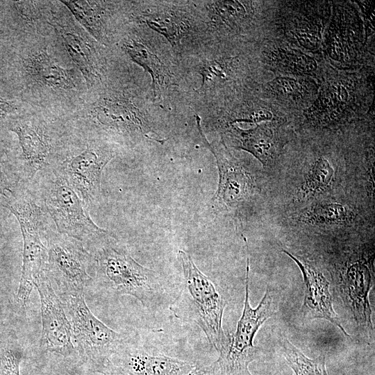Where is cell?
Listing matches in <instances>:
<instances>
[{"instance_id": "cell-16", "label": "cell", "mask_w": 375, "mask_h": 375, "mask_svg": "<svg viewBox=\"0 0 375 375\" xmlns=\"http://www.w3.org/2000/svg\"><path fill=\"white\" fill-rule=\"evenodd\" d=\"M300 269L304 282V297L301 308L306 319H324L338 327L342 333L350 337L340 322L333 307L329 283L324 275L312 265L304 262L290 252L283 250Z\"/></svg>"}, {"instance_id": "cell-29", "label": "cell", "mask_w": 375, "mask_h": 375, "mask_svg": "<svg viewBox=\"0 0 375 375\" xmlns=\"http://www.w3.org/2000/svg\"><path fill=\"white\" fill-rule=\"evenodd\" d=\"M348 215L344 206L332 203L315 206L307 213L306 219L312 224H336L344 222Z\"/></svg>"}, {"instance_id": "cell-26", "label": "cell", "mask_w": 375, "mask_h": 375, "mask_svg": "<svg viewBox=\"0 0 375 375\" xmlns=\"http://www.w3.org/2000/svg\"><path fill=\"white\" fill-rule=\"evenodd\" d=\"M77 20L97 39L102 38V16L94 1H62Z\"/></svg>"}, {"instance_id": "cell-28", "label": "cell", "mask_w": 375, "mask_h": 375, "mask_svg": "<svg viewBox=\"0 0 375 375\" xmlns=\"http://www.w3.org/2000/svg\"><path fill=\"white\" fill-rule=\"evenodd\" d=\"M333 175V169L324 158H319L313 165L302 188L303 194H314L328 187Z\"/></svg>"}, {"instance_id": "cell-20", "label": "cell", "mask_w": 375, "mask_h": 375, "mask_svg": "<svg viewBox=\"0 0 375 375\" xmlns=\"http://www.w3.org/2000/svg\"><path fill=\"white\" fill-rule=\"evenodd\" d=\"M263 54L265 63L278 72L310 78L317 74L316 60L301 50L274 45L267 49Z\"/></svg>"}, {"instance_id": "cell-25", "label": "cell", "mask_w": 375, "mask_h": 375, "mask_svg": "<svg viewBox=\"0 0 375 375\" xmlns=\"http://www.w3.org/2000/svg\"><path fill=\"white\" fill-rule=\"evenodd\" d=\"M282 349L286 362L295 375H328L324 355L309 358L286 338L282 340Z\"/></svg>"}, {"instance_id": "cell-27", "label": "cell", "mask_w": 375, "mask_h": 375, "mask_svg": "<svg viewBox=\"0 0 375 375\" xmlns=\"http://www.w3.org/2000/svg\"><path fill=\"white\" fill-rule=\"evenodd\" d=\"M249 6V1H215L213 4L215 19L220 24L235 27L249 16L247 9Z\"/></svg>"}, {"instance_id": "cell-18", "label": "cell", "mask_w": 375, "mask_h": 375, "mask_svg": "<svg viewBox=\"0 0 375 375\" xmlns=\"http://www.w3.org/2000/svg\"><path fill=\"white\" fill-rule=\"evenodd\" d=\"M228 131L235 148L249 152L263 165H267L276 157L278 140L272 122L258 124L249 129L232 125Z\"/></svg>"}, {"instance_id": "cell-12", "label": "cell", "mask_w": 375, "mask_h": 375, "mask_svg": "<svg viewBox=\"0 0 375 375\" xmlns=\"http://www.w3.org/2000/svg\"><path fill=\"white\" fill-rule=\"evenodd\" d=\"M197 128L204 144L214 155L219 169V184L212 203L215 209H230L244 203L252 194L253 177L227 149L224 142L210 143L203 133L200 117H196Z\"/></svg>"}, {"instance_id": "cell-2", "label": "cell", "mask_w": 375, "mask_h": 375, "mask_svg": "<svg viewBox=\"0 0 375 375\" xmlns=\"http://www.w3.org/2000/svg\"><path fill=\"white\" fill-rule=\"evenodd\" d=\"M183 274V287L170 309L183 321L197 324L219 353L227 344L228 333L222 326L226 301L215 284L197 267L190 255L177 253Z\"/></svg>"}, {"instance_id": "cell-32", "label": "cell", "mask_w": 375, "mask_h": 375, "mask_svg": "<svg viewBox=\"0 0 375 375\" xmlns=\"http://www.w3.org/2000/svg\"><path fill=\"white\" fill-rule=\"evenodd\" d=\"M20 181L14 167L0 160V195L8 197L19 185Z\"/></svg>"}, {"instance_id": "cell-10", "label": "cell", "mask_w": 375, "mask_h": 375, "mask_svg": "<svg viewBox=\"0 0 375 375\" xmlns=\"http://www.w3.org/2000/svg\"><path fill=\"white\" fill-rule=\"evenodd\" d=\"M328 24L323 42L328 57L340 67L355 66L361 60L365 42L357 10L347 3H338Z\"/></svg>"}, {"instance_id": "cell-8", "label": "cell", "mask_w": 375, "mask_h": 375, "mask_svg": "<svg viewBox=\"0 0 375 375\" xmlns=\"http://www.w3.org/2000/svg\"><path fill=\"white\" fill-rule=\"evenodd\" d=\"M10 129L17 135L21 148L15 167L20 183L32 185L39 176L53 172L64 158L56 134L44 124L22 121Z\"/></svg>"}, {"instance_id": "cell-13", "label": "cell", "mask_w": 375, "mask_h": 375, "mask_svg": "<svg viewBox=\"0 0 375 375\" xmlns=\"http://www.w3.org/2000/svg\"><path fill=\"white\" fill-rule=\"evenodd\" d=\"M292 3L282 16L281 28L286 38L301 49L317 51L331 17L327 3Z\"/></svg>"}, {"instance_id": "cell-5", "label": "cell", "mask_w": 375, "mask_h": 375, "mask_svg": "<svg viewBox=\"0 0 375 375\" xmlns=\"http://www.w3.org/2000/svg\"><path fill=\"white\" fill-rule=\"evenodd\" d=\"M62 299L81 362L90 371L99 373L128 338L99 319L88 308L84 293Z\"/></svg>"}, {"instance_id": "cell-7", "label": "cell", "mask_w": 375, "mask_h": 375, "mask_svg": "<svg viewBox=\"0 0 375 375\" xmlns=\"http://www.w3.org/2000/svg\"><path fill=\"white\" fill-rule=\"evenodd\" d=\"M44 238L47 251L46 273L61 298L84 293L94 270L92 253L80 241L51 227L44 232Z\"/></svg>"}, {"instance_id": "cell-23", "label": "cell", "mask_w": 375, "mask_h": 375, "mask_svg": "<svg viewBox=\"0 0 375 375\" xmlns=\"http://www.w3.org/2000/svg\"><path fill=\"white\" fill-rule=\"evenodd\" d=\"M124 48L131 59L150 74L156 96L157 89H160L169 81L170 75L167 69L158 56L140 42L132 40L125 43Z\"/></svg>"}, {"instance_id": "cell-15", "label": "cell", "mask_w": 375, "mask_h": 375, "mask_svg": "<svg viewBox=\"0 0 375 375\" xmlns=\"http://www.w3.org/2000/svg\"><path fill=\"white\" fill-rule=\"evenodd\" d=\"M356 92V84L350 76L339 74L328 77L306 108V117L320 124L338 122L355 108Z\"/></svg>"}, {"instance_id": "cell-30", "label": "cell", "mask_w": 375, "mask_h": 375, "mask_svg": "<svg viewBox=\"0 0 375 375\" xmlns=\"http://www.w3.org/2000/svg\"><path fill=\"white\" fill-rule=\"evenodd\" d=\"M231 59L206 61L201 67L202 85L203 88L209 82L226 81L231 77Z\"/></svg>"}, {"instance_id": "cell-36", "label": "cell", "mask_w": 375, "mask_h": 375, "mask_svg": "<svg viewBox=\"0 0 375 375\" xmlns=\"http://www.w3.org/2000/svg\"><path fill=\"white\" fill-rule=\"evenodd\" d=\"M35 375H81L76 369L64 367L40 372Z\"/></svg>"}, {"instance_id": "cell-6", "label": "cell", "mask_w": 375, "mask_h": 375, "mask_svg": "<svg viewBox=\"0 0 375 375\" xmlns=\"http://www.w3.org/2000/svg\"><path fill=\"white\" fill-rule=\"evenodd\" d=\"M276 312L274 295L268 287L259 304L252 308L249 301V258L247 259L245 297L242 315L235 332L228 333L227 344L219 353L216 360L222 375H252L251 362L258 354L253 344L260 327Z\"/></svg>"}, {"instance_id": "cell-35", "label": "cell", "mask_w": 375, "mask_h": 375, "mask_svg": "<svg viewBox=\"0 0 375 375\" xmlns=\"http://www.w3.org/2000/svg\"><path fill=\"white\" fill-rule=\"evenodd\" d=\"M101 375H129L121 367L115 365L108 360L99 372Z\"/></svg>"}, {"instance_id": "cell-17", "label": "cell", "mask_w": 375, "mask_h": 375, "mask_svg": "<svg viewBox=\"0 0 375 375\" xmlns=\"http://www.w3.org/2000/svg\"><path fill=\"white\" fill-rule=\"evenodd\" d=\"M96 126L131 138L150 131L141 113L132 104L122 100L106 99L92 111ZM150 139V138H149Z\"/></svg>"}, {"instance_id": "cell-22", "label": "cell", "mask_w": 375, "mask_h": 375, "mask_svg": "<svg viewBox=\"0 0 375 375\" xmlns=\"http://www.w3.org/2000/svg\"><path fill=\"white\" fill-rule=\"evenodd\" d=\"M26 63L31 77L46 86L62 90H70L75 86L70 72L51 58L46 49L32 54Z\"/></svg>"}, {"instance_id": "cell-31", "label": "cell", "mask_w": 375, "mask_h": 375, "mask_svg": "<svg viewBox=\"0 0 375 375\" xmlns=\"http://www.w3.org/2000/svg\"><path fill=\"white\" fill-rule=\"evenodd\" d=\"M24 352L18 348H11L0 353V375H20V364Z\"/></svg>"}, {"instance_id": "cell-34", "label": "cell", "mask_w": 375, "mask_h": 375, "mask_svg": "<svg viewBox=\"0 0 375 375\" xmlns=\"http://www.w3.org/2000/svg\"><path fill=\"white\" fill-rule=\"evenodd\" d=\"M187 375H222L216 361L208 365H196Z\"/></svg>"}, {"instance_id": "cell-24", "label": "cell", "mask_w": 375, "mask_h": 375, "mask_svg": "<svg viewBox=\"0 0 375 375\" xmlns=\"http://www.w3.org/2000/svg\"><path fill=\"white\" fill-rule=\"evenodd\" d=\"M142 19L151 28L164 35L172 46L180 43L188 29V22L174 12L146 14Z\"/></svg>"}, {"instance_id": "cell-3", "label": "cell", "mask_w": 375, "mask_h": 375, "mask_svg": "<svg viewBox=\"0 0 375 375\" xmlns=\"http://www.w3.org/2000/svg\"><path fill=\"white\" fill-rule=\"evenodd\" d=\"M1 205L16 217L22 235V266L16 299L24 309L37 278L46 272L47 251L42 238L50 227L47 212L33 188L23 183L3 198Z\"/></svg>"}, {"instance_id": "cell-21", "label": "cell", "mask_w": 375, "mask_h": 375, "mask_svg": "<svg viewBox=\"0 0 375 375\" xmlns=\"http://www.w3.org/2000/svg\"><path fill=\"white\" fill-rule=\"evenodd\" d=\"M51 25L61 38L66 50L83 74L88 85L99 76L97 58L88 42L74 31L58 23Z\"/></svg>"}, {"instance_id": "cell-33", "label": "cell", "mask_w": 375, "mask_h": 375, "mask_svg": "<svg viewBox=\"0 0 375 375\" xmlns=\"http://www.w3.org/2000/svg\"><path fill=\"white\" fill-rule=\"evenodd\" d=\"M356 2H358L363 15L364 21L362 22L365 25L366 40L367 37L372 35L374 31V5L373 2L368 1H356Z\"/></svg>"}, {"instance_id": "cell-1", "label": "cell", "mask_w": 375, "mask_h": 375, "mask_svg": "<svg viewBox=\"0 0 375 375\" xmlns=\"http://www.w3.org/2000/svg\"><path fill=\"white\" fill-rule=\"evenodd\" d=\"M89 249L103 287L119 296H131L150 310L164 301L165 289L159 275L138 263L112 233Z\"/></svg>"}, {"instance_id": "cell-11", "label": "cell", "mask_w": 375, "mask_h": 375, "mask_svg": "<svg viewBox=\"0 0 375 375\" xmlns=\"http://www.w3.org/2000/svg\"><path fill=\"white\" fill-rule=\"evenodd\" d=\"M40 300L42 333L40 348L71 358L76 353L72 341L71 324L64 305L53 288L46 272L35 282Z\"/></svg>"}, {"instance_id": "cell-37", "label": "cell", "mask_w": 375, "mask_h": 375, "mask_svg": "<svg viewBox=\"0 0 375 375\" xmlns=\"http://www.w3.org/2000/svg\"><path fill=\"white\" fill-rule=\"evenodd\" d=\"M13 106L8 102L0 99V123L8 116V115L13 112Z\"/></svg>"}, {"instance_id": "cell-14", "label": "cell", "mask_w": 375, "mask_h": 375, "mask_svg": "<svg viewBox=\"0 0 375 375\" xmlns=\"http://www.w3.org/2000/svg\"><path fill=\"white\" fill-rule=\"evenodd\" d=\"M110 360L129 375H187L193 362L165 355L128 338Z\"/></svg>"}, {"instance_id": "cell-9", "label": "cell", "mask_w": 375, "mask_h": 375, "mask_svg": "<svg viewBox=\"0 0 375 375\" xmlns=\"http://www.w3.org/2000/svg\"><path fill=\"white\" fill-rule=\"evenodd\" d=\"M113 156L106 146L91 142L66 154L53 172L66 181L89 210L100 199L102 172Z\"/></svg>"}, {"instance_id": "cell-4", "label": "cell", "mask_w": 375, "mask_h": 375, "mask_svg": "<svg viewBox=\"0 0 375 375\" xmlns=\"http://www.w3.org/2000/svg\"><path fill=\"white\" fill-rule=\"evenodd\" d=\"M31 186L53 219L57 232L88 247L110 234L92 221L80 197L58 173L42 174Z\"/></svg>"}, {"instance_id": "cell-19", "label": "cell", "mask_w": 375, "mask_h": 375, "mask_svg": "<svg viewBox=\"0 0 375 375\" xmlns=\"http://www.w3.org/2000/svg\"><path fill=\"white\" fill-rule=\"evenodd\" d=\"M265 92L269 98L294 108H308L317 97L318 87L310 77L277 76L267 82Z\"/></svg>"}]
</instances>
